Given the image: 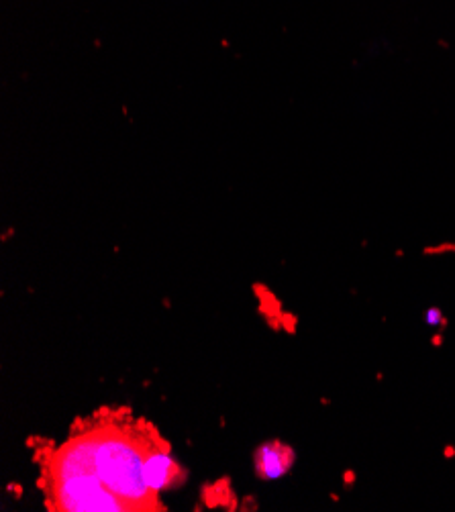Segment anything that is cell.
<instances>
[{
    "instance_id": "cell-4",
    "label": "cell",
    "mask_w": 455,
    "mask_h": 512,
    "mask_svg": "<svg viewBox=\"0 0 455 512\" xmlns=\"http://www.w3.org/2000/svg\"><path fill=\"white\" fill-rule=\"evenodd\" d=\"M294 451L282 441H268L256 451V472L262 480H278L292 470Z\"/></svg>"
},
{
    "instance_id": "cell-2",
    "label": "cell",
    "mask_w": 455,
    "mask_h": 512,
    "mask_svg": "<svg viewBox=\"0 0 455 512\" xmlns=\"http://www.w3.org/2000/svg\"><path fill=\"white\" fill-rule=\"evenodd\" d=\"M149 449L127 435V431H94V470L100 482L123 500L129 510H145L156 496L143 478V462Z\"/></svg>"
},
{
    "instance_id": "cell-3",
    "label": "cell",
    "mask_w": 455,
    "mask_h": 512,
    "mask_svg": "<svg viewBox=\"0 0 455 512\" xmlns=\"http://www.w3.org/2000/svg\"><path fill=\"white\" fill-rule=\"evenodd\" d=\"M143 478L151 492L160 494L178 484V480L182 478V470L166 449L151 447L143 462Z\"/></svg>"
},
{
    "instance_id": "cell-1",
    "label": "cell",
    "mask_w": 455,
    "mask_h": 512,
    "mask_svg": "<svg viewBox=\"0 0 455 512\" xmlns=\"http://www.w3.org/2000/svg\"><path fill=\"white\" fill-rule=\"evenodd\" d=\"M54 498L58 510L72 512H119L129 510L94 470V435L92 431L72 439L60 449L52 466Z\"/></svg>"
}]
</instances>
